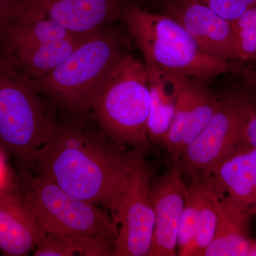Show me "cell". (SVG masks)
Listing matches in <instances>:
<instances>
[{
	"label": "cell",
	"instance_id": "obj_21",
	"mask_svg": "<svg viewBox=\"0 0 256 256\" xmlns=\"http://www.w3.org/2000/svg\"><path fill=\"white\" fill-rule=\"evenodd\" d=\"M202 184L203 194L196 232L184 256H202L213 242L216 232V210L206 188Z\"/></svg>",
	"mask_w": 256,
	"mask_h": 256
},
{
	"label": "cell",
	"instance_id": "obj_6",
	"mask_svg": "<svg viewBox=\"0 0 256 256\" xmlns=\"http://www.w3.org/2000/svg\"><path fill=\"white\" fill-rule=\"evenodd\" d=\"M20 184L46 234L104 236L116 242L117 226L101 207L31 171H22Z\"/></svg>",
	"mask_w": 256,
	"mask_h": 256
},
{
	"label": "cell",
	"instance_id": "obj_11",
	"mask_svg": "<svg viewBox=\"0 0 256 256\" xmlns=\"http://www.w3.org/2000/svg\"><path fill=\"white\" fill-rule=\"evenodd\" d=\"M164 8L207 54L227 63L238 60L232 22L197 0H165Z\"/></svg>",
	"mask_w": 256,
	"mask_h": 256
},
{
	"label": "cell",
	"instance_id": "obj_24",
	"mask_svg": "<svg viewBox=\"0 0 256 256\" xmlns=\"http://www.w3.org/2000/svg\"><path fill=\"white\" fill-rule=\"evenodd\" d=\"M25 0H0V36L6 26L20 16Z\"/></svg>",
	"mask_w": 256,
	"mask_h": 256
},
{
	"label": "cell",
	"instance_id": "obj_18",
	"mask_svg": "<svg viewBox=\"0 0 256 256\" xmlns=\"http://www.w3.org/2000/svg\"><path fill=\"white\" fill-rule=\"evenodd\" d=\"M53 20L45 18L15 20L0 36V50L10 52L21 47L35 46L74 36Z\"/></svg>",
	"mask_w": 256,
	"mask_h": 256
},
{
	"label": "cell",
	"instance_id": "obj_17",
	"mask_svg": "<svg viewBox=\"0 0 256 256\" xmlns=\"http://www.w3.org/2000/svg\"><path fill=\"white\" fill-rule=\"evenodd\" d=\"M89 35L76 34L58 41L0 52L12 60L20 73L34 80L56 68Z\"/></svg>",
	"mask_w": 256,
	"mask_h": 256
},
{
	"label": "cell",
	"instance_id": "obj_5",
	"mask_svg": "<svg viewBox=\"0 0 256 256\" xmlns=\"http://www.w3.org/2000/svg\"><path fill=\"white\" fill-rule=\"evenodd\" d=\"M150 102L146 65L127 53L100 86L89 114L111 140L146 156L153 152L148 134Z\"/></svg>",
	"mask_w": 256,
	"mask_h": 256
},
{
	"label": "cell",
	"instance_id": "obj_10",
	"mask_svg": "<svg viewBox=\"0 0 256 256\" xmlns=\"http://www.w3.org/2000/svg\"><path fill=\"white\" fill-rule=\"evenodd\" d=\"M206 82L178 76L174 119L163 142L172 163L178 162L184 150L206 127L220 104V98Z\"/></svg>",
	"mask_w": 256,
	"mask_h": 256
},
{
	"label": "cell",
	"instance_id": "obj_22",
	"mask_svg": "<svg viewBox=\"0 0 256 256\" xmlns=\"http://www.w3.org/2000/svg\"><path fill=\"white\" fill-rule=\"evenodd\" d=\"M236 40L238 60H256V6L232 22Z\"/></svg>",
	"mask_w": 256,
	"mask_h": 256
},
{
	"label": "cell",
	"instance_id": "obj_12",
	"mask_svg": "<svg viewBox=\"0 0 256 256\" xmlns=\"http://www.w3.org/2000/svg\"><path fill=\"white\" fill-rule=\"evenodd\" d=\"M186 185L176 163L150 181V194L154 214V228L148 256H178V227L182 216Z\"/></svg>",
	"mask_w": 256,
	"mask_h": 256
},
{
	"label": "cell",
	"instance_id": "obj_29",
	"mask_svg": "<svg viewBox=\"0 0 256 256\" xmlns=\"http://www.w3.org/2000/svg\"><path fill=\"white\" fill-rule=\"evenodd\" d=\"M254 245H255V254H254V256H256V238L254 239Z\"/></svg>",
	"mask_w": 256,
	"mask_h": 256
},
{
	"label": "cell",
	"instance_id": "obj_14",
	"mask_svg": "<svg viewBox=\"0 0 256 256\" xmlns=\"http://www.w3.org/2000/svg\"><path fill=\"white\" fill-rule=\"evenodd\" d=\"M242 210H256V148L245 142L200 180Z\"/></svg>",
	"mask_w": 256,
	"mask_h": 256
},
{
	"label": "cell",
	"instance_id": "obj_15",
	"mask_svg": "<svg viewBox=\"0 0 256 256\" xmlns=\"http://www.w3.org/2000/svg\"><path fill=\"white\" fill-rule=\"evenodd\" d=\"M205 188L216 210L217 228L213 242L202 256H254V240L249 238L248 227L256 212L242 210Z\"/></svg>",
	"mask_w": 256,
	"mask_h": 256
},
{
	"label": "cell",
	"instance_id": "obj_25",
	"mask_svg": "<svg viewBox=\"0 0 256 256\" xmlns=\"http://www.w3.org/2000/svg\"><path fill=\"white\" fill-rule=\"evenodd\" d=\"M246 142L256 148V94L250 92L248 121L245 133Z\"/></svg>",
	"mask_w": 256,
	"mask_h": 256
},
{
	"label": "cell",
	"instance_id": "obj_16",
	"mask_svg": "<svg viewBox=\"0 0 256 256\" xmlns=\"http://www.w3.org/2000/svg\"><path fill=\"white\" fill-rule=\"evenodd\" d=\"M149 82V116L148 134L152 143L164 142L172 124L176 108L178 76L166 73L144 62Z\"/></svg>",
	"mask_w": 256,
	"mask_h": 256
},
{
	"label": "cell",
	"instance_id": "obj_2",
	"mask_svg": "<svg viewBox=\"0 0 256 256\" xmlns=\"http://www.w3.org/2000/svg\"><path fill=\"white\" fill-rule=\"evenodd\" d=\"M126 36L112 25L89 35L56 68L32 80L34 86L69 116L89 114L100 86L128 53Z\"/></svg>",
	"mask_w": 256,
	"mask_h": 256
},
{
	"label": "cell",
	"instance_id": "obj_4",
	"mask_svg": "<svg viewBox=\"0 0 256 256\" xmlns=\"http://www.w3.org/2000/svg\"><path fill=\"white\" fill-rule=\"evenodd\" d=\"M56 108L0 52V148L30 171L37 153L54 132Z\"/></svg>",
	"mask_w": 256,
	"mask_h": 256
},
{
	"label": "cell",
	"instance_id": "obj_28",
	"mask_svg": "<svg viewBox=\"0 0 256 256\" xmlns=\"http://www.w3.org/2000/svg\"><path fill=\"white\" fill-rule=\"evenodd\" d=\"M129 1L133 2L136 3V4H138L139 2L144 1V0H129Z\"/></svg>",
	"mask_w": 256,
	"mask_h": 256
},
{
	"label": "cell",
	"instance_id": "obj_23",
	"mask_svg": "<svg viewBox=\"0 0 256 256\" xmlns=\"http://www.w3.org/2000/svg\"><path fill=\"white\" fill-rule=\"evenodd\" d=\"M213 10L222 18L234 21L250 8L256 6V0H197Z\"/></svg>",
	"mask_w": 256,
	"mask_h": 256
},
{
	"label": "cell",
	"instance_id": "obj_20",
	"mask_svg": "<svg viewBox=\"0 0 256 256\" xmlns=\"http://www.w3.org/2000/svg\"><path fill=\"white\" fill-rule=\"evenodd\" d=\"M203 188L200 180H192L186 186V200L178 235V256H184L191 245L198 223Z\"/></svg>",
	"mask_w": 256,
	"mask_h": 256
},
{
	"label": "cell",
	"instance_id": "obj_1",
	"mask_svg": "<svg viewBox=\"0 0 256 256\" xmlns=\"http://www.w3.org/2000/svg\"><path fill=\"white\" fill-rule=\"evenodd\" d=\"M70 117L57 124L30 171L101 207L116 222L136 150L111 140L90 114Z\"/></svg>",
	"mask_w": 256,
	"mask_h": 256
},
{
	"label": "cell",
	"instance_id": "obj_30",
	"mask_svg": "<svg viewBox=\"0 0 256 256\" xmlns=\"http://www.w3.org/2000/svg\"></svg>",
	"mask_w": 256,
	"mask_h": 256
},
{
	"label": "cell",
	"instance_id": "obj_9",
	"mask_svg": "<svg viewBox=\"0 0 256 256\" xmlns=\"http://www.w3.org/2000/svg\"><path fill=\"white\" fill-rule=\"evenodd\" d=\"M129 0H25L16 20L45 18L75 34H92L122 18Z\"/></svg>",
	"mask_w": 256,
	"mask_h": 256
},
{
	"label": "cell",
	"instance_id": "obj_3",
	"mask_svg": "<svg viewBox=\"0 0 256 256\" xmlns=\"http://www.w3.org/2000/svg\"><path fill=\"white\" fill-rule=\"evenodd\" d=\"M144 62L166 73L208 82L242 68L210 56L174 18L156 14L128 1L122 18Z\"/></svg>",
	"mask_w": 256,
	"mask_h": 256
},
{
	"label": "cell",
	"instance_id": "obj_27",
	"mask_svg": "<svg viewBox=\"0 0 256 256\" xmlns=\"http://www.w3.org/2000/svg\"><path fill=\"white\" fill-rule=\"evenodd\" d=\"M240 74L248 84L256 90V69L242 68Z\"/></svg>",
	"mask_w": 256,
	"mask_h": 256
},
{
	"label": "cell",
	"instance_id": "obj_8",
	"mask_svg": "<svg viewBox=\"0 0 256 256\" xmlns=\"http://www.w3.org/2000/svg\"><path fill=\"white\" fill-rule=\"evenodd\" d=\"M146 154L136 150L129 180L116 218L114 256H148L154 228V214Z\"/></svg>",
	"mask_w": 256,
	"mask_h": 256
},
{
	"label": "cell",
	"instance_id": "obj_13",
	"mask_svg": "<svg viewBox=\"0 0 256 256\" xmlns=\"http://www.w3.org/2000/svg\"><path fill=\"white\" fill-rule=\"evenodd\" d=\"M45 236L20 182L12 178L0 188V250L5 256H26Z\"/></svg>",
	"mask_w": 256,
	"mask_h": 256
},
{
	"label": "cell",
	"instance_id": "obj_26",
	"mask_svg": "<svg viewBox=\"0 0 256 256\" xmlns=\"http://www.w3.org/2000/svg\"><path fill=\"white\" fill-rule=\"evenodd\" d=\"M11 178L12 176L6 165L4 151L0 148V188L4 186Z\"/></svg>",
	"mask_w": 256,
	"mask_h": 256
},
{
	"label": "cell",
	"instance_id": "obj_7",
	"mask_svg": "<svg viewBox=\"0 0 256 256\" xmlns=\"http://www.w3.org/2000/svg\"><path fill=\"white\" fill-rule=\"evenodd\" d=\"M250 92L236 90L220 98L204 129L184 150L176 163L190 180L206 178L227 156L245 142Z\"/></svg>",
	"mask_w": 256,
	"mask_h": 256
},
{
	"label": "cell",
	"instance_id": "obj_19",
	"mask_svg": "<svg viewBox=\"0 0 256 256\" xmlns=\"http://www.w3.org/2000/svg\"><path fill=\"white\" fill-rule=\"evenodd\" d=\"M114 240L104 236L46 234L34 256H114Z\"/></svg>",
	"mask_w": 256,
	"mask_h": 256
}]
</instances>
